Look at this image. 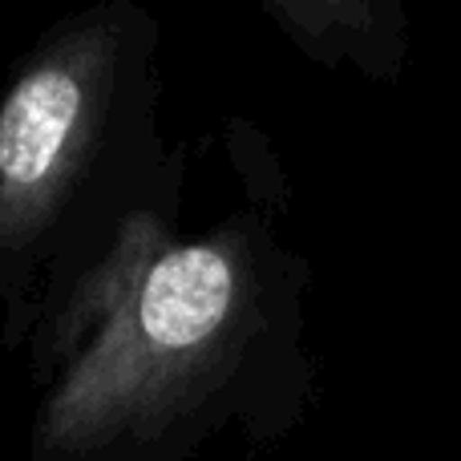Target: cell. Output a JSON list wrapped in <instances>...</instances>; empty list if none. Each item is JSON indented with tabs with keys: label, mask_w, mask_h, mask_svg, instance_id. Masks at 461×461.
I'll list each match as a JSON object with an SVG mask.
<instances>
[{
	"label": "cell",
	"mask_w": 461,
	"mask_h": 461,
	"mask_svg": "<svg viewBox=\"0 0 461 461\" xmlns=\"http://www.w3.org/2000/svg\"><path fill=\"white\" fill-rule=\"evenodd\" d=\"M308 263L263 215L175 239L170 203L134 215L77 279L94 344L49 405L65 461H186L219 429L276 441L316 397Z\"/></svg>",
	"instance_id": "cell-1"
},
{
	"label": "cell",
	"mask_w": 461,
	"mask_h": 461,
	"mask_svg": "<svg viewBox=\"0 0 461 461\" xmlns=\"http://www.w3.org/2000/svg\"><path fill=\"white\" fill-rule=\"evenodd\" d=\"M158 29L130 5L69 21L0 102V295L29 300L32 276L97 227L118 239L175 203L154 130Z\"/></svg>",
	"instance_id": "cell-2"
},
{
	"label": "cell",
	"mask_w": 461,
	"mask_h": 461,
	"mask_svg": "<svg viewBox=\"0 0 461 461\" xmlns=\"http://www.w3.org/2000/svg\"><path fill=\"white\" fill-rule=\"evenodd\" d=\"M284 37L328 69L397 81L409 57V16L393 0H263Z\"/></svg>",
	"instance_id": "cell-3"
}]
</instances>
